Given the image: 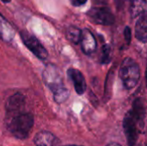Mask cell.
Instances as JSON below:
<instances>
[{"label": "cell", "instance_id": "ffe728a7", "mask_svg": "<svg viewBox=\"0 0 147 146\" xmlns=\"http://www.w3.org/2000/svg\"><path fill=\"white\" fill-rule=\"evenodd\" d=\"M65 146H82V145H65Z\"/></svg>", "mask_w": 147, "mask_h": 146}, {"label": "cell", "instance_id": "e0dca14e", "mask_svg": "<svg viewBox=\"0 0 147 146\" xmlns=\"http://www.w3.org/2000/svg\"><path fill=\"white\" fill-rule=\"evenodd\" d=\"M70 2L73 6H82L87 2V0H70Z\"/></svg>", "mask_w": 147, "mask_h": 146}, {"label": "cell", "instance_id": "30bf717a", "mask_svg": "<svg viewBox=\"0 0 147 146\" xmlns=\"http://www.w3.org/2000/svg\"><path fill=\"white\" fill-rule=\"evenodd\" d=\"M135 37L142 43L147 41V22L146 14L140 15L135 25Z\"/></svg>", "mask_w": 147, "mask_h": 146}, {"label": "cell", "instance_id": "8992f818", "mask_svg": "<svg viewBox=\"0 0 147 146\" xmlns=\"http://www.w3.org/2000/svg\"><path fill=\"white\" fill-rule=\"evenodd\" d=\"M21 38L23 44L40 59L44 60L47 58L48 52L47 49L43 46V45L40 42V40L34 37L33 34L22 31L21 32Z\"/></svg>", "mask_w": 147, "mask_h": 146}, {"label": "cell", "instance_id": "9c48e42d", "mask_svg": "<svg viewBox=\"0 0 147 146\" xmlns=\"http://www.w3.org/2000/svg\"><path fill=\"white\" fill-rule=\"evenodd\" d=\"M59 142V140L58 138L47 131H41L38 133L34 139L35 146H55Z\"/></svg>", "mask_w": 147, "mask_h": 146}, {"label": "cell", "instance_id": "ba28073f", "mask_svg": "<svg viewBox=\"0 0 147 146\" xmlns=\"http://www.w3.org/2000/svg\"><path fill=\"white\" fill-rule=\"evenodd\" d=\"M67 74L70 79L71 80V82L73 83V86H74L76 92L78 95H83L85 92L86 87H87L86 81L83 73L78 69L70 68L67 71Z\"/></svg>", "mask_w": 147, "mask_h": 146}, {"label": "cell", "instance_id": "52a82bcc", "mask_svg": "<svg viewBox=\"0 0 147 146\" xmlns=\"http://www.w3.org/2000/svg\"><path fill=\"white\" fill-rule=\"evenodd\" d=\"M79 43L81 45V48L83 52L87 55L92 54L96 51L97 46L94 34L90 32V30L87 28L82 30V34Z\"/></svg>", "mask_w": 147, "mask_h": 146}, {"label": "cell", "instance_id": "6da1fadb", "mask_svg": "<svg viewBox=\"0 0 147 146\" xmlns=\"http://www.w3.org/2000/svg\"><path fill=\"white\" fill-rule=\"evenodd\" d=\"M6 125L10 133L16 139H26L34 126V116L25 109V98L16 94L6 103Z\"/></svg>", "mask_w": 147, "mask_h": 146}, {"label": "cell", "instance_id": "8fae6325", "mask_svg": "<svg viewBox=\"0 0 147 146\" xmlns=\"http://www.w3.org/2000/svg\"><path fill=\"white\" fill-rule=\"evenodd\" d=\"M15 35V32L10 24L0 15V37L5 41H10Z\"/></svg>", "mask_w": 147, "mask_h": 146}, {"label": "cell", "instance_id": "277c9868", "mask_svg": "<svg viewBox=\"0 0 147 146\" xmlns=\"http://www.w3.org/2000/svg\"><path fill=\"white\" fill-rule=\"evenodd\" d=\"M140 127L141 126L134 114L132 113V111H128L126 114L123 120V129L129 146H134L136 145L139 138Z\"/></svg>", "mask_w": 147, "mask_h": 146}, {"label": "cell", "instance_id": "5bb4252c", "mask_svg": "<svg viewBox=\"0 0 147 146\" xmlns=\"http://www.w3.org/2000/svg\"><path fill=\"white\" fill-rule=\"evenodd\" d=\"M53 100L56 103L58 104H61L63 102H65L70 96V91L68 90L67 88H65V86L62 88L58 89L57 90L53 92Z\"/></svg>", "mask_w": 147, "mask_h": 146}, {"label": "cell", "instance_id": "7c38bea8", "mask_svg": "<svg viewBox=\"0 0 147 146\" xmlns=\"http://www.w3.org/2000/svg\"><path fill=\"white\" fill-rule=\"evenodd\" d=\"M130 13L133 18L146 14V0H131Z\"/></svg>", "mask_w": 147, "mask_h": 146}, {"label": "cell", "instance_id": "2e32d148", "mask_svg": "<svg viewBox=\"0 0 147 146\" xmlns=\"http://www.w3.org/2000/svg\"><path fill=\"white\" fill-rule=\"evenodd\" d=\"M124 36H125V40L127 42V44L130 43L131 39H132V32H131V28L129 27H126L125 30H124Z\"/></svg>", "mask_w": 147, "mask_h": 146}, {"label": "cell", "instance_id": "3957f363", "mask_svg": "<svg viewBox=\"0 0 147 146\" xmlns=\"http://www.w3.org/2000/svg\"><path fill=\"white\" fill-rule=\"evenodd\" d=\"M42 76L44 83L52 92L65 86L62 73L59 68L53 64H48L45 66Z\"/></svg>", "mask_w": 147, "mask_h": 146}, {"label": "cell", "instance_id": "5b68a950", "mask_svg": "<svg viewBox=\"0 0 147 146\" xmlns=\"http://www.w3.org/2000/svg\"><path fill=\"white\" fill-rule=\"evenodd\" d=\"M87 15L91 22L100 25H112L115 22V16L108 7L96 6L91 8Z\"/></svg>", "mask_w": 147, "mask_h": 146}, {"label": "cell", "instance_id": "ac0fdd59", "mask_svg": "<svg viewBox=\"0 0 147 146\" xmlns=\"http://www.w3.org/2000/svg\"><path fill=\"white\" fill-rule=\"evenodd\" d=\"M115 3H116L117 8H118V9H120V8H121V7L124 5L125 0H115Z\"/></svg>", "mask_w": 147, "mask_h": 146}, {"label": "cell", "instance_id": "4fadbf2b", "mask_svg": "<svg viewBox=\"0 0 147 146\" xmlns=\"http://www.w3.org/2000/svg\"><path fill=\"white\" fill-rule=\"evenodd\" d=\"M66 37L67 39L74 43V44H78L80 42V39H81V34H82V30L79 29L78 28L75 27V26H70L65 32Z\"/></svg>", "mask_w": 147, "mask_h": 146}, {"label": "cell", "instance_id": "7a4b0ae2", "mask_svg": "<svg viewBox=\"0 0 147 146\" xmlns=\"http://www.w3.org/2000/svg\"><path fill=\"white\" fill-rule=\"evenodd\" d=\"M119 76L127 89H134L140 78V65L132 58H126L121 65Z\"/></svg>", "mask_w": 147, "mask_h": 146}, {"label": "cell", "instance_id": "9a60e30c", "mask_svg": "<svg viewBox=\"0 0 147 146\" xmlns=\"http://www.w3.org/2000/svg\"><path fill=\"white\" fill-rule=\"evenodd\" d=\"M111 49L109 45H104L102 47V52L101 57V62L102 64L108 63L111 59Z\"/></svg>", "mask_w": 147, "mask_h": 146}, {"label": "cell", "instance_id": "d6986e66", "mask_svg": "<svg viewBox=\"0 0 147 146\" xmlns=\"http://www.w3.org/2000/svg\"><path fill=\"white\" fill-rule=\"evenodd\" d=\"M106 146H121L120 144H118V143H115V142H113V143H110V144H109V145H107Z\"/></svg>", "mask_w": 147, "mask_h": 146}]
</instances>
